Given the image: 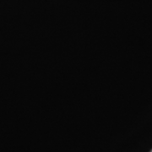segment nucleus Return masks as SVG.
Segmentation results:
<instances>
[{"mask_svg": "<svg viewBox=\"0 0 152 152\" xmlns=\"http://www.w3.org/2000/svg\"><path fill=\"white\" fill-rule=\"evenodd\" d=\"M151 152H152V151H151Z\"/></svg>", "mask_w": 152, "mask_h": 152, "instance_id": "obj_1", "label": "nucleus"}]
</instances>
